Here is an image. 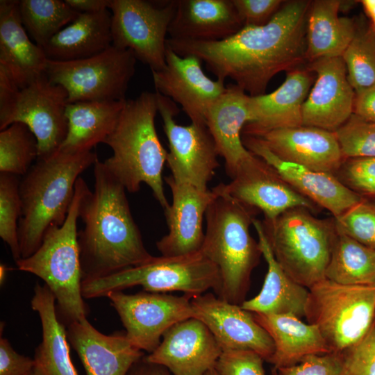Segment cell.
<instances>
[{
	"instance_id": "cell-1",
	"label": "cell",
	"mask_w": 375,
	"mask_h": 375,
	"mask_svg": "<svg viewBox=\"0 0 375 375\" xmlns=\"http://www.w3.org/2000/svg\"><path fill=\"white\" fill-rule=\"evenodd\" d=\"M310 5L305 0L285 1L267 24L244 26L222 40L167 38V45L181 56L197 57L217 78H231L249 96L264 94L276 74L295 69L306 59Z\"/></svg>"
},
{
	"instance_id": "cell-2",
	"label": "cell",
	"mask_w": 375,
	"mask_h": 375,
	"mask_svg": "<svg viewBox=\"0 0 375 375\" xmlns=\"http://www.w3.org/2000/svg\"><path fill=\"white\" fill-rule=\"evenodd\" d=\"M94 185L79 208L84 227L78 232L82 281L138 266L153 256L146 249L133 217L126 190L97 160Z\"/></svg>"
},
{
	"instance_id": "cell-3",
	"label": "cell",
	"mask_w": 375,
	"mask_h": 375,
	"mask_svg": "<svg viewBox=\"0 0 375 375\" xmlns=\"http://www.w3.org/2000/svg\"><path fill=\"white\" fill-rule=\"evenodd\" d=\"M97 160L92 151L73 153L58 150L49 158L38 159L24 176L19 183L22 212L18 224L22 258L38 250L49 228L63 224L77 179Z\"/></svg>"
},
{
	"instance_id": "cell-4",
	"label": "cell",
	"mask_w": 375,
	"mask_h": 375,
	"mask_svg": "<svg viewBox=\"0 0 375 375\" xmlns=\"http://www.w3.org/2000/svg\"><path fill=\"white\" fill-rule=\"evenodd\" d=\"M157 112L156 92H143L134 99H126L115 128L103 142L112 155L103 162L127 192H138L142 183L147 185L165 213L170 205L162 170L168 152L156 132Z\"/></svg>"
},
{
	"instance_id": "cell-5",
	"label": "cell",
	"mask_w": 375,
	"mask_h": 375,
	"mask_svg": "<svg viewBox=\"0 0 375 375\" xmlns=\"http://www.w3.org/2000/svg\"><path fill=\"white\" fill-rule=\"evenodd\" d=\"M217 196L206 212V226L201 252L218 268L220 285L216 296L241 306L250 286L252 271L262 252L251 235L253 209L217 186Z\"/></svg>"
},
{
	"instance_id": "cell-6",
	"label": "cell",
	"mask_w": 375,
	"mask_h": 375,
	"mask_svg": "<svg viewBox=\"0 0 375 375\" xmlns=\"http://www.w3.org/2000/svg\"><path fill=\"white\" fill-rule=\"evenodd\" d=\"M88 188L84 179L79 177L63 224L49 228L38 250L16 262L19 270L33 274L44 282L55 297L58 317L65 327L87 318L89 312L81 292L77 231L80 204Z\"/></svg>"
},
{
	"instance_id": "cell-7",
	"label": "cell",
	"mask_w": 375,
	"mask_h": 375,
	"mask_svg": "<svg viewBox=\"0 0 375 375\" xmlns=\"http://www.w3.org/2000/svg\"><path fill=\"white\" fill-rule=\"evenodd\" d=\"M262 224L276 260L292 279L308 289L325 278L338 235L333 217L319 219L297 207Z\"/></svg>"
},
{
	"instance_id": "cell-8",
	"label": "cell",
	"mask_w": 375,
	"mask_h": 375,
	"mask_svg": "<svg viewBox=\"0 0 375 375\" xmlns=\"http://www.w3.org/2000/svg\"><path fill=\"white\" fill-rule=\"evenodd\" d=\"M219 285L218 268L199 251L180 256H154L142 265L83 281L81 292L84 299H91L106 297L110 292L141 286L147 292L179 291L192 298L209 289H213L216 293Z\"/></svg>"
},
{
	"instance_id": "cell-9",
	"label": "cell",
	"mask_w": 375,
	"mask_h": 375,
	"mask_svg": "<svg viewBox=\"0 0 375 375\" xmlns=\"http://www.w3.org/2000/svg\"><path fill=\"white\" fill-rule=\"evenodd\" d=\"M68 103L67 90L45 74L19 88L0 68V131L15 122L26 125L38 141V159L54 154L65 140Z\"/></svg>"
},
{
	"instance_id": "cell-10",
	"label": "cell",
	"mask_w": 375,
	"mask_h": 375,
	"mask_svg": "<svg viewBox=\"0 0 375 375\" xmlns=\"http://www.w3.org/2000/svg\"><path fill=\"white\" fill-rule=\"evenodd\" d=\"M305 310L331 351L342 353L375 324V286L342 285L324 278L308 288Z\"/></svg>"
},
{
	"instance_id": "cell-11",
	"label": "cell",
	"mask_w": 375,
	"mask_h": 375,
	"mask_svg": "<svg viewBox=\"0 0 375 375\" xmlns=\"http://www.w3.org/2000/svg\"><path fill=\"white\" fill-rule=\"evenodd\" d=\"M137 59L128 49L111 46L96 56L73 61L47 60L44 74L67 92L68 103L126 100Z\"/></svg>"
},
{
	"instance_id": "cell-12",
	"label": "cell",
	"mask_w": 375,
	"mask_h": 375,
	"mask_svg": "<svg viewBox=\"0 0 375 375\" xmlns=\"http://www.w3.org/2000/svg\"><path fill=\"white\" fill-rule=\"evenodd\" d=\"M177 0H111L112 46L132 51L151 71L166 65L167 34Z\"/></svg>"
},
{
	"instance_id": "cell-13",
	"label": "cell",
	"mask_w": 375,
	"mask_h": 375,
	"mask_svg": "<svg viewBox=\"0 0 375 375\" xmlns=\"http://www.w3.org/2000/svg\"><path fill=\"white\" fill-rule=\"evenodd\" d=\"M106 297L117 312L129 341L149 353L156 349L169 328L193 317L191 298L185 294L112 291Z\"/></svg>"
},
{
	"instance_id": "cell-14",
	"label": "cell",
	"mask_w": 375,
	"mask_h": 375,
	"mask_svg": "<svg viewBox=\"0 0 375 375\" xmlns=\"http://www.w3.org/2000/svg\"><path fill=\"white\" fill-rule=\"evenodd\" d=\"M156 94L158 112L169 143L166 162L171 176L200 190H208V184L219 167V156L212 135L205 125L177 124L176 106L170 99Z\"/></svg>"
},
{
	"instance_id": "cell-15",
	"label": "cell",
	"mask_w": 375,
	"mask_h": 375,
	"mask_svg": "<svg viewBox=\"0 0 375 375\" xmlns=\"http://www.w3.org/2000/svg\"><path fill=\"white\" fill-rule=\"evenodd\" d=\"M165 61L162 69L151 71L156 92L181 105L191 123L206 126L208 110L226 90L224 81L210 78L199 58L181 56L167 45Z\"/></svg>"
},
{
	"instance_id": "cell-16",
	"label": "cell",
	"mask_w": 375,
	"mask_h": 375,
	"mask_svg": "<svg viewBox=\"0 0 375 375\" xmlns=\"http://www.w3.org/2000/svg\"><path fill=\"white\" fill-rule=\"evenodd\" d=\"M193 317L202 322L223 351H251L269 362L274 344L251 312L212 293L191 298Z\"/></svg>"
},
{
	"instance_id": "cell-17",
	"label": "cell",
	"mask_w": 375,
	"mask_h": 375,
	"mask_svg": "<svg viewBox=\"0 0 375 375\" xmlns=\"http://www.w3.org/2000/svg\"><path fill=\"white\" fill-rule=\"evenodd\" d=\"M217 186L244 205L261 210L267 222L291 208L303 207L313 212L317 208L256 156L238 169L230 183Z\"/></svg>"
},
{
	"instance_id": "cell-18",
	"label": "cell",
	"mask_w": 375,
	"mask_h": 375,
	"mask_svg": "<svg viewBox=\"0 0 375 375\" xmlns=\"http://www.w3.org/2000/svg\"><path fill=\"white\" fill-rule=\"evenodd\" d=\"M315 83L302 107L303 125L335 132L353 113L356 93L342 57L310 62Z\"/></svg>"
},
{
	"instance_id": "cell-19",
	"label": "cell",
	"mask_w": 375,
	"mask_h": 375,
	"mask_svg": "<svg viewBox=\"0 0 375 375\" xmlns=\"http://www.w3.org/2000/svg\"><path fill=\"white\" fill-rule=\"evenodd\" d=\"M222 353L207 326L192 317L169 328L156 349L144 358L172 375H204L215 367Z\"/></svg>"
},
{
	"instance_id": "cell-20",
	"label": "cell",
	"mask_w": 375,
	"mask_h": 375,
	"mask_svg": "<svg viewBox=\"0 0 375 375\" xmlns=\"http://www.w3.org/2000/svg\"><path fill=\"white\" fill-rule=\"evenodd\" d=\"M244 147L271 167L293 188L317 206L328 210L334 218L360 202V197L335 175L283 160L258 137L242 134Z\"/></svg>"
},
{
	"instance_id": "cell-21",
	"label": "cell",
	"mask_w": 375,
	"mask_h": 375,
	"mask_svg": "<svg viewBox=\"0 0 375 375\" xmlns=\"http://www.w3.org/2000/svg\"><path fill=\"white\" fill-rule=\"evenodd\" d=\"M172 203L165 213L169 232L156 242L162 256H180L201 251L204 233L203 221L217 196L213 189L202 190L172 176L165 178Z\"/></svg>"
},
{
	"instance_id": "cell-22",
	"label": "cell",
	"mask_w": 375,
	"mask_h": 375,
	"mask_svg": "<svg viewBox=\"0 0 375 375\" xmlns=\"http://www.w3.org/2000/svg\"><path fill=\"white\" fill-rule=\"evenodd\" d=\"M259 138L281 159L335 175L344 158L335 132L314 126L264 131Z\"/></svg>"
},
{
	"instance_id": "cell-23",
	"label": "cell",
	"mask_w": 375,
	"mask_h": 375,
	"mask_svg": "<svg viewBox=\"0 0 375 375\" xmlns=\"http://www.w3.org/2000/svg\"><path fill=\"white\" fill-rule=\"evenodd\" d=\"M69 343L76 351L87 375H127L135 363L144 357L126 333L105 335L87 318L66 328Z\"/></svg>"
},
{
	"instance_id": "cell-24",
	"label": "cell",
	"mask_w": 375,
	"mask_h": 375,
	"mask_svg": "<svg viewBox=\"0 0 375 375\" xmlns=\"http://www.w3.org/2000/svg\"><path fill=\"white\" fill-rule=\"evenodd\" d=\"M311 71L293 69L284 82L274 92L249 96L248 108L251 120L242 134L258 133L303 125L302 107L313 81Z\"/></svg>"
},
{
	"instance_id": "cell-25",
	"label": "cell",
	"mask_w": 375,
	"mask_h": 375,
	"mask_svg": "<svg viewBox=\"0 0 375 375\" xmlns=\"http://www.w3.org/2000/svg\"><path fill=\"white\" fill-rule=\"evenodd\" d=\"M247 94L235 84H229L211 106L206 124L215 142L219 156L224 160L226 174L232 178L253 155L242 142V131L251 120Z\"/></svg>"
},
{
	"instance_id": "cell-26",
	"label": "cell",
	"mask_w": 375,
	"mask_h": 375,
	"mask_svg": "<svg viewBox=\"0 0 375 375\" xmlns=\"http://www.w3.org/2000/svg\"><path fill=\"white\" fill-rule=\"evenodd\" d=\"M19 1H0V68L19 88L44 74L47 58L31 41L21 20Z\"/></svg>"
},
{
	"instance_id": "cell-27",
	"label": "cell",
	"mask_w": 375,
	"mask_h": 375,
	"mask_svg": "<svg viewBox=\"0 0 375 375\" xmlns=\"http://www.w3.org/2000/svg\"><path fill=\"white\" fill-rule=\"evenodd\" d=\"M243 26L232 0H177L168 35L178 40L219 41Z\"/></svg>"
},
{
	"instance_id": "cell-28",
	"label": "cell",
	"mask_w": 375,
	"mask_h": 375,
	"mask_svg": "<svg viewBox=\"0 0 375 375\" xmlns=\"http://www.w3.org/2000/svg\"><path fill=\"white\" fill-rule=\"evenodd\" d=\"M258 244L267 264L260 292L240 306L247 311L260 314L292 315L305 317L308 289L292 279L276 260L266 237L262 222L253 219Z\"/></svg>"
},
{
	"instance_id": "cell-29",
	"label": "cell",
	"mask_w": 375,
	"mask_h": 375,
	"mask_svg": "<svg viewBox=\"0 0 375 375\" xmlns=\"http://www.w3.org/2000/svg\"><path fill=\"white\" fill-rule=\"evenodd\" d=\"M42 325V342L34 354V375H78L69 353L65 326L59 320L56 299L49 288L37 283L31 301Z\"/></svg>"
},
{
	"instance_id": "cell-30",
	"label": "cell",
	"mask_w": 375,
	"mask_h": 375,
	"mask_svg": "<svg viewBox=\"0 0 375 375\" xmlns=\"http://www.w3.org/2000/svg\"><path fill=\"white\" fill-rule=\"evenodd\" d=\"M112 14L108 9L80 13L43 47L48 60L73 61L101 53L112 45Z\"/></svg>"
},
{
	"instance_id": "cell-31",
	"label": "cell",
	"mask_w": 375,
	"mask_h": 375,
	"mask_svg": "<svg viewBox=\"0 0 375 375\" xmlns=\"http://www.w3.org/2000/svg\"><path fill=\"white\" fill-rule=\"evenodd\" d=\"M252 313L273 340L274 352L269 362L274 369L296 365L309 355L331 351L315 326L294 315Z\"/></svg>"
},
{
	"instance_id": "cell-32",
	"label": "cell",
	"mask_w": 375,
	"mask_h": 375,
	"mask_svg": "<svg viewBox=\"0 0 375 375\" xmlns=\"http://www.w3.org/2000/svg\"><path fill=\"white\" fill-rule=\"evenodd\" d=\"M341 1L310 2L306 22V59L342 57L357 31L355 22L339 16Z\"/></svg>"
},
{
	"instance_id": "cell-33",
	"label": "cell",
	"mask_w": 375,
	"mask_h": 375,
	"mask_svg": "<svg viewBox=\"0 0 375 375\" xmlns=\"http://www.w3.org/2000/svg\"><path fill=\"white\" fill-rule=\"evenodd\" d=\"M126 100L77 101L68 103V128L59 150L67 153L91 151L103 143L115 128Z\"/></svg>"
},
{
	"instance_id": "cell-34",
	"label": "cell",
	"mask_w": 375,
	"mask_h": 375,
	"mask_svg": "<svg viewBox=\"0 0 375 375\" xmlns=\"http://www.w3.org/2000/svg\"><path fill=\"white\" fill-rule=\"evenodd\" d=\"M325 278L342 285L375 286V249L338 231Z\"/></svg>"
},
{
	"instance_id": "cell-35",
	"label": "cell",
	"mask_w": 375,
	"mask_h": 375,
	"mask_svg": "<svg viewBox=\"0 0 375 375\" xmlns=\"http://www.w3.org/2000/svg\"><path fill=\"white\" fill-rule=\"evenodd\" d=\"M19 10L27 33L42 48L80 14L65 0H21Z\"/></svg>"
},
{
	"instance_id": "cell-36",
	"label": "cell",
	"mask_w": 375,
	"mask_h": 375,
	"mask_svg": "<svg viewBox=\"0 0 375 375\" xmlns=\"http://www.w3.org/2000/svg\"><path fill=\"white\" fill-rule=\"evenodd\" d=\"M342 58L356 95L375 87V31L372 26L357 28Z\"/></svg>"
},
{
	"instance_id": "cell-37",
	"label": "cell",
	"mask_w": 375,
	"mask_h": 375,
	"mask_svg": "<svg viewBox=\"0 0 375 375\" xmlns=\"http://www.w3.org/2000/svg\"><path fill=\"white\" fill-rule=\"evenodd\" d=\"M38 156L37 139L26 125L15 122L1 131V173L24 176Z\"/></svg>"
},
{
	"instance_id": "cell-38",
	"label": "cell",
	"mask_w": 375,
	"mask_h": 375,
	"mask_svg": "<svg viewBox=\"0 0 375 375\" xmlns=\"http://www.w3.org/2000/svg\"><path fill=\"white\" fill-rule=\"evenodd\" d=\"M18 176L0 174V237L8 245L15 262L22 258L18 224L22 212Z\"/></svg>"
},
{
	"instance_id": "cell-39",
	"label": "cell",
	"mask_w": 375,
	"mask_h": 375,
	"mask_svg": "<svg viewBox=\"0 0 375 375\" xmlns=\"http://www.w3.org/2000/svg\"><path fill=\"white\" fill-rule=\"evenodd\" d=\"M335 133L344 159L375 157V122L353 113Z\"/></svg>"
},
{
	"instance_id": "cell-40",
	"label": "cell",
	"mask_w": 375,
	"mask_h": 375,
	"mask_svg": "<svg viewBox=\"0 0 375 375\" xmlns=\"http://www.w3.org/2000/svg\"><path fill=\"white\" fill-rule=\"evenodd\" d=\"M334 220L338 232L375 249V198H362Z\"/></svg>"
},
{
	"instance_id": "cell-41",
	"label": "cell",
	"mask_w": 375,
	"mask_h": 375,
	"mask_svg": "<svg viewBox=\"0 0 375 375\" xmlns=\"http://www.w3.org/2000/svg\"><path fill=\"white\" fill-rule=\"evenodd\" d=\"M363 198H375V157L344 159L335 175Z\"/></svg>"
},
{
	"instance_id": "cell-42",
	"label": "cell",
	"mask_w": 375,
	"mask_h": 375,
	"mask_svg": "<svg viewBox=\"0 0 375 375\" xmlns=\"http://www.w3.org/2000/svg\"><path fill=\"white\" fill-rule=\"evenodd\" d=\"M274 375H345L343 353L312 354L299 363L274 369Z\"/></svg>"
},
{
	"instance_id": "cell-43",
	"label": "cell",
	"mask_w": 375,
	"mask_h": 375,
	"mask_svg": "<svg viewBox=\"0 0 375 375\" xmlns=\"http://www.w3.org/2000/svg\"><path fill=\"white\" fill-rule=\"evenodd\" d=\"M342 353L345 375H375V324L362 340Z\"/></svg>"
},
{
	"instance_id": "cell-44",
	"label": "cell",
	"mask_w": 375,
	"mask_h": 375,
	"mask_svg": "<svg viewBox=\"0 0 375 375\" xmlns=\"http://www.w3.org/2000/svg\"><path fill=\"white\" fill-rule=\"evenodd\" d=\"M265 360L251 351H223L215 369L220 375H266Z\"/></svg>"
},
{
	"instance_id": "cell-45",
	"label": "cell",
	"mask_w": 375,
	"mask_h": 375,
	"mask_svg": "<svg viewBox=\"0 0 375 375\" xmlns=\"http://www.w3.org/2000/svg\"><path fill=\"white\" fill-rule=\"evenodd\" d=\"M243 26L267 24L283 4L281 0H232Z\"/></svg>"
},
{
	"instance_id": "cell-46",
	"label": "cell",
	"mask_w": 375,
	"mask_h": 375,
	"mask_svg": "<svg viewBox=\"0 0 375 375\" xmlns=\"http://www.w3.org/2000/svg\"><path fill=\"white\" fill-rule=\"evenodd\" d=\"M33 368V358L16 352L9 340L1 336L0 375H28Z\"/></svg>"
},
{
	"instance_id": "cell-47",
	"label": "cell",
	"mask_w": 375,
	"mask_h": 375,
	"mask_svg": "<svg viewBox=\"0 0 375 375\" xmlns=\"http://www.w3.org/2000/svg\"><path fill=\"white\" fill-rule=\"evenodd\" d=\"M353 114L375 122V87L356 95Z\"/></svg>"
},
{
	"instance_id": "cell-48",
	"label": "cell",
	"mask_w": 375,
	"mask_h": 375,
	"mask_svg": "<svg viewBox=\"0 0 375 375\" xmlns=\"http://www.w3.org/2000/svg\"><path fill=\"white\" fill-rule=\"evenodd\" d=\"M79 13H94L109 9L111 0H65Z\"/></svg>"
},
{
	"instance_id": "cell-49",
	"label": "cell",
	"mask_w": 375,
	"mask_h": 375,
	"mask_svg": "<svg viewBox=\"0 0 375 375\" xmlns=\"http://www.w3.org/2000/svg\"><path fill=\"white\" fill-rule=\"evenodd\" d=\"M127 375H172L164 367L149 362L144 357L133 365Z\"/></svg>"
},
{
	"instance_id": "cell-50",
	"label": "cell",
	"mask_w": 375,
	"mask_h": 375,
	"mask_svg": "<svg viewBox=\"0 0 375 375\" xmlns=\"http://www.w3.org/2000/svg\"><path fill=\"white\" fill-rule=\"evenodd\" d=\"M367 15L372 19H375V0H362L360 1Z\"/></svg>"
},
{
	"instance_id": "cell-51",
	"label": "cell",
	"mask_w": 375,
	"mask_h": 375,
	"mask_svg": "<svg viewBox=\"0 0 375 375\" xmlns=\"http://www.w3.org/2000/svg\"><path fill=\"white\" fill-rule=\"evenodd\" d=\"M9 270V267H8L4 264H1L0 265V283L1 284H3L4 283L6 274Z\"/></svg>"
},
{
	"instance_id": "cell-52",
	"label": "cell",
	"mask_w": 375,
	"mask_h": 375,
	"mask_svg": "<svg viewBox=\"0 0 375 375\" xmlns=\"http://www.w3.org/2000/svg\"><path fill=\"white\" fill-rule=\"evenodd\" d=\"M204 375H220L215 368H212L205 373Z\"/></svg>"
},
{
	"instance_id": "cell-53",
	"label": "cell",
	"mask_w": 375,
	"mask_h": 375,
	"mask_svg": "<svg viewBox=\"0 0 375 375\" xmlns=\"http://www.w3.org/2000/svg\"><path fill=\"white\" fill-rule=\"evenodd\" d=\"M372 26L373 28H374V31H375V19H373V20H372Z\"/></svg>"
},
{
	"instance_id": "cell-54",
	"label": "cell",
	"mask_w": 375,
	"mask_h": 375,
	"mask_svg": "<svg viewBox=\"0 0 375 375\" xmlns=\"http://www.w3.org/2000/svg\"><path fill=\"white\" fill-rule=\"evenodd\" d=\"M28 375H34L33 371L31 373H30Z\"/></svg>"
}]
</instances>
